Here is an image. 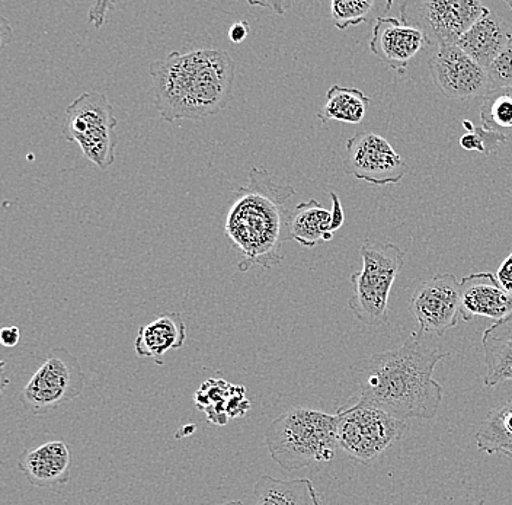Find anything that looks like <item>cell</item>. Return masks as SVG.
I'll return each mask as SVG.
<instances>
[{"instance_id": "cell-1", "label": "cell", "mask_w": 512, "mask_h": 505, "mask_svg": "<svg viewBox=\"0 0 512 505\" xmlns=\"http://www.w3.org/2000/svg\"><path fill=\"white\" fill-rule=\"evenodd\" d=\"M448 353L425 350L412 334L402 347L357 361L351 367L355 396L347 404L370 405L399 420H434L444 388L434 379L435 367Z\"/></svg>"}, {"instance_id": "cell-2", "label": "cell", "mask_w": 512, "mask_h": 505, "mask_svg": "<svg viewBox=\"0 0 512 505\" xmlns=\"http://www.w3.org/2000/svg\"><path fill=\"white\" fill-rule=\"evenodd\" d=\"M149 69L156 110L169 123L219 114L233 97L235 63L227 51H174Z\"/></svg>"}, {"instance_id": "cell-3", "label": "cell", "mask_w": 512, "mask_h": 505, "mask_svg": "<svg viewBox=\"0 0 512 505\" xmlns=\"http://www.w3.org/2000/svg\"><path fill=\"white\" fill-rule=\"evenodd\" d=\"M294 196L296 190L277 184L264 166H254L248 182L233 191L224 233L242 257L240 271L255 265L268 270L283 262L281 246L290 241L291 210L286 204Z\"/></svg>"}, {"instance_id": "cell-4", "label": "cell", "mask_w": 512, "mask_h": 505, "mask_svg": "<svg viewBox=\"0 0 512 505\" xmlns=\"http://www.w3.org/2000/svg\"><path fill=\"white\" fill-rule=\"evenodd\" d=\"M338 424L336 414L291 408L275 418L265 431L271 459L286 472L331 462L339 449Z\"/></svg>"}, {"instance_id": "cell-5", "label": "cell", "mask_w": 512, "mask_h": 505, "mask_svg": "<svg viewBox=\"0 0 512 505\" xmlns=\"http://www.w3.org/2000/svg\"><path fill=\"white\" fill-rule=\"evenodd\" d=\"M360 255L363 265L351 276L354 292L348 308L361 324H387L390 292L405 264V251L390 242L366 241L361 245Z\"/></svg>"}, {"instance_id": "cell-6", "label": "cell", "mask_w": 512, "mask_h": 505, "mask_svg": "<svg viewBox=\"0 0 512 505\" xmlns=\"http://www.w3.org/2000/svg\"><path fill=\"white\" fill-rule=\"evenodd\" d=\"M336 415L339 449L364 465L379 459L406 431V421L370 405L345 404Z\"/></svg>"}, {"instance_id": "cell-7", "label": "cell", "mask_w": 512, "mask_h": 505, "mask_svg": "<svg viewBox=\"0 0 512 505\" xmlns=\"http://www.w3.org/2000/svg\"><path fill=\"white\" fill-rule=\"evenodd\" d=\"M83 388L85 375L79 360L66 348L57 347L19 393V402L31 414L47 415L75 401Z\"/></svg>"}, {"instance_id": "cell-8", "label": "cell", "mask_w": 512, "mask_h": 505, "mask_svg": "<svg viewBox=\"0 0 512 505\" xmlns=\"http://www.w3.org/2000/svg\"><path fill=\"white\" fill-rule=\"evenodd\" d=\"M488 8L476 0H432L403 2L400 19L418 28L430 41V46H456Z\"/></svg>"}, {"instance_id": "cell-9", "label": "cell", "mask_w": 512, "mask_h": 505, "mask_svg": "<svg viewBox=\"0 0 512 505\" xmlns=\"http://www.w3.org/2000/svg\"><path fill=\"white\" fill-rule=\"evenodd\" d=\"M342 171L367 184L384 187L399 184L409 166L383 136L363 131L348 140Z\"/></svg>"}, {"instance_id": "cell-10", "label": "cell", "mask_w": 512, "mask_h": 505, "mask_svg": "<svg viewBox=\"0 0 512 505\" xmlns=\"http://www.w3.org/2000/svg\"><path fill=\"white\" fill-rule=\"evenodd\" d=\"M409 310L421 334L443 337L459 324L460 281L453 274L440 273L424 281L412 294Z\"/></svg>"}, {"instance_id": "cell-11", "label": "cell", "mask_w": 512, "mask_h": 505, "mask_svg": "<svg viewBox=\"0 0 512 505\" xmlns=\"http://www.w3.org/2000/svg\"><path fill=\"white\" fill-rule=\"evenodd\" d=\"M432 82L443 97L469 99L491 92L485 67L464 53L459 46L440 47L428 60Z\"/></svg>"}, {"instance_id": "cell-12", "label": "cell", "mask_w": 512, "mask_h": 505, "mask_svg": "<svg viewBox=\"0 0 512 505\" xmlns=\"http://www.w3.org/2000/svg\"><path fill=\"white\" fill-rule=\"evenodd\" d=\"M427 46L430 41L425 34L402 19L380 17L374 22L371 53L400 75H405L409 62Z\"/></svg>"}, {"instance_id": "cell-13", "label": "cell", "mask_w": 512, "mask_h": 505, "mask_svg": "<svg viewBox=\"0 0 512 505\" xmlns=\"http://www.w3.org/2000/svg\"><path fill=\"white\" fill-rule=\"evenodd\" d=\"M460 313L464 322L476 316L498 322L512 313V296L501 289L495 274H469L460 280Z\"/></svg>"}, {"instance_id": "cell-14", "label": "cell", "mask_w": 512, "mask_h": 505, "mask_svg": "<svg viewBox=\"0 0 512 505\" xmlns=\"http://www.w3.org/2000/svg\"><path fill=\"white\" fill-rule=\"evenodd\" d=\"M18 468L34 487H60L69 482L72 452L64 441H48L25 450L19 457Z\"/></svg>"}, {"instance_id": "cell-15", "label": "cell", "mask_w": 512, "mask_h": 505, "mask_svg": "<svg viewBox=\"0 0 512 505\" xmlns=\"http://www.w3.org/2000/svg\"><path fill=\"white\" fill-rule=\"evenodd\" d=\"M187 340V328L179 312H165L150 324L140 326L134 350L142 359H150L163 366L168 351L179 350Z\"/></svg>"}, {"instance_id": "cell-16", "label": "cell", "mask_w": 512, "mask_h": 505, "mask_svg": "<svg viewBox=\"0 0 512 505\" xmlns=\"http://www.w3.org/2000/svg\"><path fill=\"white\" fill-rule=\"evenodd\" d=\"M511 41V25L488 9L460 38L457 46L486 69Z\"/></svg>"}, {"instance_id": "cell-17", "label": "cell", "mask_w": 512, "mask_h": 505, "mask_svg": "<svg viewBox=\"0 0 512 505\" xmlns=\"http://www.w3.org/2000/svg\"><path fill=\"white\" fill-rule=\"evenodd\" d=\"M243 386L230 385L224 380L210 379L195 392V405L207 414L208 421L226 425L233 418L243 417L251 409Z\"/></svg>"}, {"instance_id": "cell-18", "label": "cell", "mask_w": 512, "mask_h": 505, "mask_svg": "<svg viewBox=\"0 0 512 505\" xmlns=\"http://www.w3.org/2000/svg\"><path fill=\"white\" fill-rule=\"evenodd\" d=\"M118 120L107 95L99 92H85L67 107L63 124V136L67 142L102 127H117Z\"/></svg>"}, {"instance_id": "cell-19", "label": "cell", "mask_w": 512, "mask_h": 505, "mask_svg": "<svg viewBox=\"0 0 512 505\" xmlns=\"http://www.w3.org/2000/svg\"><path fill=\"white\" fill-rule=\"evenodd\" d=\"M482 345L486 388L512 382V313L483 332Z\"/></svg>"}, {"instance_id": "cell-20", "label": "cell", "mask_w": 512, "mask_h": 505, "mask_svg": "<svg viewBox=\"0 0 512 505\" xmlns=\"http://www.w3.org/2000/svg\"><path fill=\"white\" fill-rule=\"evenodd\" d=\"M331 226V210H326L315 198L294 207L288 223L290 239L304 248H315L320 242L332 241L334 233Z\"/></svg>"}, {"instance_id": "cell-21", "label": "cell", "mask_w": 512, "mask_h": 505, "mask_svg": "<svg viewBox=\"0 0 512 505\" xmlns=\"http://www.w3.org/2000/svg\"><path fill=\"white\" fill-rule=\"evenodd\" d=\"M254 505H322L309 478L283 479L262 475L255 482Z\"/></svg>"}, {"instance_id": "cell-22", "label": "cell", "mask_w": 512, "mask_h": 505, "mask_svg": "<svg viewBox=\"0 0 512 505\" xmlns=\"http://www.w3.org/2000/svg\"><path fill=\"white\" fill-rule=\"evenodd\" d=\"M475 440L479 452L486 455L502 453L512 459V401L488 412L479 425Z\"/></svg>"}, {"instance_id": "cell-23", "label": "cell", "mask_w": 512, "mask_h": 505, "mask_svg": "<svg viewBox=\"0 0 512 505\" xmlns=\"http://www.w3.org/2000/svg\"><path fill=\"white\" fill-rule=\"evenodd\" d=\"M370 102L371 99L360 89L334 85L326 92V101L318 111V118L322 123L360 124L366 117Z\"/></svg>"}, {"instance_id": "cell-24", "label": "cell", "mask_w": 512, "mask_h": 505, "mask_svg": "<svg viewBox=\"0 0 512 505\" xmlns=\"http://www.w3.org/2000/svg\"><path fill=\"white\" fill-rule=\"evenodd\" d=\"M75 142L89 161L105 171L115 161V150L118 145L117 127H102L88 131L76 137Z\"/></svg>"}, {"instance_id": "cell-25", "label": "cell", "mask_w": 512, "mask_h": 505, "mask_svg": "<svg viewBox=\"0 0 512 505\" xmlns=\"http://www.w3.org/2000/svg\"><path fill=\"white\" fill-rule=\"evenodd\" d=\"M479 113L483 129L498 133L512 129V91L489 92Z\"/></svg>"}, {"instance_id": "cell-26", "label": "cell", "mask_w": 512, "mask_h": 505, "mask_svg": "<svg viewBox=\"0 0 512 505\" xmlns=\"http://www.w3.org/2000/svg\"><path fill=\"white\" fill-rule=\"evenodd\" d=\"M376 8L374 0H334L331 3L332 21L338 30L364 24Z\"/></svg>"}, {"instance_id": "cell-27", "label": "cell", "mask_w": 512, "mask_h": 505, "mask_svg": "<svg viewBox=\"0 0 512 505\" xmlns=\"http://www.w3.org/2000/svg\"><path fill=\"white\" fill-rule=\"evenodd\" d=\"M505 143H507V136L504 133L489 131L482 126L460 137V146L464 150L483 153V155L498 152Z\"/></svg>"}, {"instance_id": "cell-28", "label": "cell", "mask_w": 512, "mask_h": 505, "mask_svg": "<svg viewBox=\"0 0 512 505\" xmlns=\"http://www.w3.org/2000/svg\"><path fill=\"white\" fill-rule=\"evenodd\" d=\"M486 72L491 83V92L512 91V41L486 67Z\"/></svg>"}, {"instance_id": "cell-29", "label": "cell", "mask_w": 512, "mask_h": 505, "mask_svg": "<svg viewBox=\"0 0 512 505\" xmlns=\"http://www.w3.org/2000/svg\"><path fill=\"white\" fill-rule=\"evenodd\" d=\"M495 277L501 289L512 296V251L508 254V257L501 262V265H499Z\"/></svg>"}, {"instance_id": "cell-30", "label": "cell", "mask_w": 512, "mask_h": 505, "mask_svg": "<svg viewBox=\"0 0 512 505\" xmlns=\"http://www.w3.org/2000/svg\"><path fill=\"white\" fill-rule=\"evenodd\" d=\"M329 197L332 200V226L331 232L335 233L336 230L341 229L344 226L345 222V214L344 209H342L341 198L338 197V194L335 191H329Z\"/></svg>"}, {"instance_id": "cell-31", "label": "cell", "mask_w": 512, "mask_h": 505, "mask_svg": "<svg viewBox=\"0 0 512 505\" xmlns=\"http://www.w3.org/2000/svg\"><path fill=\"white\" fill-rule=\"evenodd\" d=\"M19 340H21V331L18 326H5L0 331V343L3 347L14 348L18 345Z\"/></svg>"}, {"instance_id": "cell-32", "label": "cell", "mask_w": 512, "mask_h": 505, "mask_svg": "<svg viewBox=\"0 0 512 505\" xmlns=\"http://www.w3.org/2000/svg\"><path fill=\"white\" fill-rule=\"evenodd\" d=\"M111 2H98L91 6L89 11V21L95 24L96 28L101 27L105 22V15H107V9L112 8Z\"/></svg>"}, {"instance_id": "cell-33", "label": "cell", "mask_w": 512, "mask_h": 505, "mask_svg": "<svg viewBox=\"0 0 512 505\" xmlns=\"http://www.w3.org/2000/svg\"><path fill=\"white\" fill-rule=\"evenodd\" d=\"M249 24L246 21H238L229 28L230 43L240 44L248 38Z\"/></svg>"}, {"instance_id": "cell-34", "label": "cell", "mask_w": 512, "mask_h": 505, "mask_svg": "<svg viewBox=\"0 0 512 505\" xmlns=\"http://www.w3.org/2000/svg\"><path fill=\"white\" fill-rule=\"evenodd\" d=\"M2 27L5 28V30H8V34H12V30L11 28L8 27V24H6V21L5 19H2ZM2 38H3V46H5L6 44V38H8V35H5V33H2Z\"/></svg>"}, {"instance_id": "cell-35", "label": "cell", "mask_w": 512, "mask_h": 505, "mask_svg": "<svg viewBox=\"0 0 512 505\" xmlns=\"http://www.w3.org/2000/svg\"><path fill=\"white\" fill-rule=\"evenodd\" d=\"M463 127L467 130V133L476 129L475 124H473L470 120H463Z\"/></svg>"}, {"instance_id": "cell-36", "label": "cell", "mask_w": 512, "mask_h": 505, "mask_svg": "<svg viewBox=\"0 0 512 505\" xmlns=\"http://www.w3.org/2000/svg\"><path fill=\"white\" fill-rule=\"evenodd\" d=\"M220 505H245L242 503V501L240 500H236V501H229V503H224V504H220Z\"/></svg>"}, {"instance_id": "cell-37", "label": "cell", "mask_w": 512, "mask_h": 505, "mask_svg": "<svg viewBox=\"0 0 512 505\" xmlns=\"http://www.w3.org/2000/svg\"><path fill=\"white\" fill-rule=\"evenodd\" d=\"M507 3H508V6H510V8L512 9V2H511V0H508Z\"/></svg>"}]
</instances>
